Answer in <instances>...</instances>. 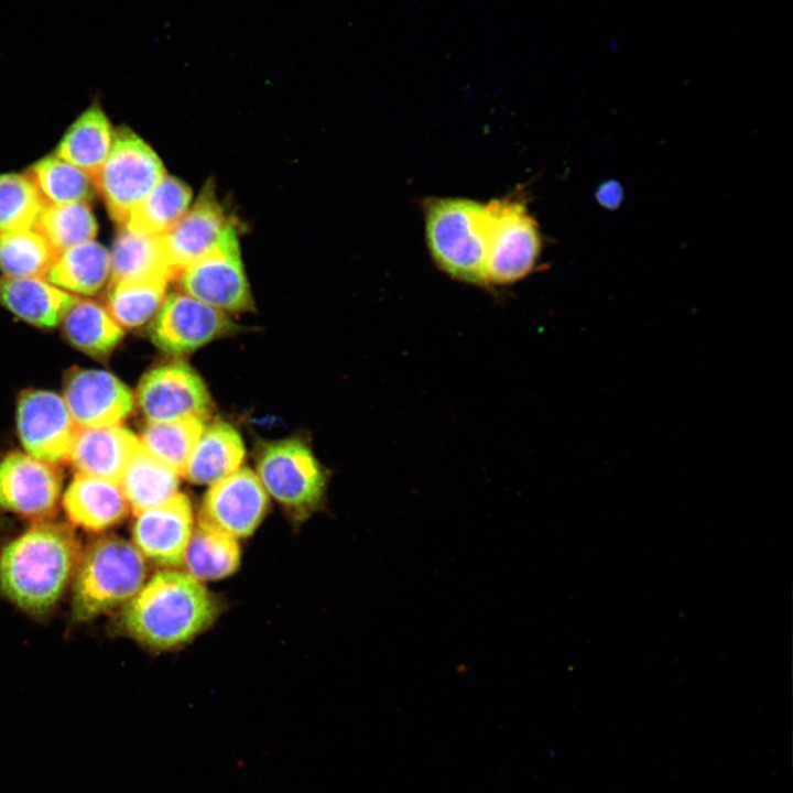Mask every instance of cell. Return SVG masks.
<instances>
[{
  "mask_svg": "<svg viewBox=\"0 0 793 793\" xmlns=\"http://www.w3.org/2000/svg\"><path fill=\"white\" fill-rule=\"evenodd\" d=\"M57 252L93 241L97 224L85 202L45 205L34 226Z\"/></svg>",
  "mask_w": 793,
  "mask_h": 793,
  "instance_id": "4dcf8cb0",
  "label": "cell"
},
{
  "mask_svg": "<svg viewBox=\"0 0 793 793\" xmlns=\"http://www.w3.org/2000/svg\"><path fill=\"white\" fill-rule=\"evenodd\" d=\"M137 400L149 422L205 419L211 410L204 381L183 362L163 365L145 373L138 387Z\"/></svg>",
  "mask_w": 793,
  "mask_h": 793,
  "instance_id": "8fae6325",
  "label": "cell"
},
{
  "mask_svg": "<svg viewBox=\"0 0 793 793\" xmlns=\"http://www.w3.org/2000/svg\"><path fill=\"white\" fill-rule=\"evenodd\" d=\"M167 283V279L109 282L107 309L120 326H141L161 307Z\"/></svg>",
  "mask_w": 793,
  "mask_h": 793,
  "instance_id": "f546056e",
  "label": "cell"
},
{
  "mask_svg": "<svg viewBox=\"0 0 793 793\" xmlns=\"http://www.w3.org/2000/svg\"><path fill=\"white\" fill-rule=\"evenodd\" d=\"M597 196L601 205L608 208H615L622 197V192L618 184L607 183L600 186Z\"/></svg>",
  "mask_w": 793,
  "mask_h": 793,
  "instance_id": "836d02e7",
  "label": "cell"
},
{
  "mask_svg": "<svg viewBox=\"0 0 793 793\" xmlns=\"http://www.w3.org/2000/svg\"><path fill=\"white\" fill-rule=\"evenodd\" d=\"M182 564L185 572L198 582L225 578L240 564L237 539L198 523L194 529Z\"/></svg>",
  "mask_w": 793,
  "mask_h": 793,
  "instance_id": "484cf974",
  "label": "cell"
},
{
  "mask_svg": "<svg viewBox=\"0 0 793 793\" xmlns=\"http://www.w3.org/2000/svg\"><path fill=\"white\" fill-rule=\"evenodd\" d=\"M192 189L178 178L165 175L130 211L124 225L134 232L162 236L191 207Z\"/></svg>",
  "mask_w": 793,
  "mask_h": 793,
  "instance_id": "d4e9b609",
  "label": "cell"
},
{
  "mask_svg": "<svg viewBox=\"0 0 793 793\" xmlns=\"http://www.w3.org/2000/svg\"><path fill=\"white\" fill-rule=\"evenodd\" d=\"M257 469L267 493L298 518L314 511L323 500L325 470L312 450L298 439L265 444Z\"/></svg>",
  "mask_w": 793,
  "mask_h": 793,
  "instance_id": "52a82bcc",
  "label": "cell"
},
{
  "mask_svg": "<svg viewBox=\"0 0 793 793\" xmlns=\"http://www.w3.org/2000/svg\"><path fill=\"white\" fill-rule=\"evenodd\" d=\"M432 259L452 278L486 285L488 205L466 198H431L424 208Z\"/></svg>",
  "mask_w": 793,
  "mask_h": 793,
  "instance_id": "3957f363",
  "label": "cell"
},
{
  "mask_svg": "<svg viewBox=\"0 0 793 793\" xmlns=\"http://www.w3.org/2000/svg\"><path fill=\"white\" fill-rule=\"evenodd\" d=\"M139 445L121 425L78 427L68 459L78 474L119 481Z\"/></svg>",
  "mask_w": 793,
  "mask_h": 793,
  "instance_id": "e0dca14e",
  "label": "cell"
},
{
  "mask_svg": "<svg viewBox=\"0 0 793 793\" xmlns=\"http://www.w3.org/2000/svg\"><path fill=\"white\" fill-rule=\"evenodd\" d=\"M57 254L34 228L0 233V270L7 276L45 278Z\"/></svg>",
  "mask_w": 793,
  "mask_h": 793,
  "instance_id": "1f68e13d",
  "label": "cell"
},
{
  "mask_svg": "<svg viewBox=\"0 0 793 793\" xmlns=\"http://www.w3.org/2000/svg\"><path fill=\"white\" fill-rule=\"evenodd\" d=\"M146 558L133 542L109 535L83 554L74 575L72 609L78 621H89L126 605L144 585Z\"/></svg>",
  "mask_w": 793,
  "mask_h": 793,
  "instance_id": "277c9868",
  "label": "cell"
},
{
  "mask_svg": "<svg viewBox=\"0 0 793 793\" xmlns=\"http://www.w3.org/2000/svg\"><path fill=\"white\" fill-rule=\"evenodd\" d=\"M82 554L69 526L39 521L3 548L0 589L24 611L46 613L66 590Z\"/></svg>",
  "mask_w": 793,
  "mask_h": 793,
  "instance_id": "6da1fadb",
  "label": "cell"
},
{
  "mask_svg": "<svg viewBox=\"0 0 793 793\" xmlns=\"http://www.w3.org/2000/svg\"><path fill=\"white\" fill-rule=\"evenodd\" d=\"M268 507L269 497L258 475L239 468L207 490L198 523L235 539L247 537L260 525Z\"/></svg>",
  "mask_w": 793,
  "mask_h": 793,
  "instance_id": "30bf717a",
  "label": "cell"
},
{
  "mask_svg": "<svg viewBox=\"0 0 793 793\" xmlns=\"http://www.w3.org/2000/svg\"><path fill=\"white\" fill-rule=\"evenodd\" d=\"M62 321L68 341L90 356H106L123 336L108 309L91 300L77 297Z\"/></svg>",
  "mask_w": 793,
  "mask_h": 793,
  "instance_id": "4316f807",
  "label": "cell"
},
{
  "mask_svg": "<svg viewBox=\"0 0 793 793\" xmlns=\"http://www.w3.org/2000/svg\"><path fill=\"white\" fill-rule=\"evenodd\" d=\"M44 206L25 174L0 175V233L33 229Z\"/></svg>",
  "mask_w": 793,
  "mask_h": 793,
  "instance_id": "d6a6232c",
  "label": "cell"
},
{
  "mask_svg": "<svg viewBox=\"0 0 793 793\" xmlns=\"http://www.w3.org/2000/svg\"><path fill=\"white\" fill-rule=\"evenodd\" d=\"M25 175L35 185L45 205L88 203L96 191L87 173L56 155L36 162Z\"/></svg>",
  "mask_w": 793,
  "mask_h": 793,
  "instance_id": "83f0119b",
  "label": "cell"
},
{
  "mask_svg": "<svg viewBox=\"0 0 793 793\" xmlns=\"http://www.w3.org/2000/svg\"><path fill=\"white\" fill-rule=\"evenodd\" d=\"M165 175L164 165L152 148L131 130L121 128L115 132L95 188L112 220L124 226L133 207Z\"/></svg>",
  "mask_w": 793,
  "mask_h": 793,
  "instance_id": "5b68a950",
  "label": "cell"
},
{
  "mask_svg": "<svg viewBox=\"0 0 793 793\" xmlns=\"http://www.w3.org/2000/svg\"><path fill=\"white\" fill-rule=\"evenodd\" d=\"M63 399L78 427L119 425L133 409L130 389L112 373L96 369L70 371Z\"/></svg>",
  "mask_w": 793,
  "mask_h": 793,
  "instance_id": "2e32d148",
  "label": "cell"
},
{
  "mask_svg": "<svg viewBox=\"0 0 793 793\" xmlns=\"http://www.w3.org/2000/svg\"><path fill=\"white\" fill-rule=\"evenodd\" d=\"M205 427V419L198 416L149 422L142 432L140 443L159 460L182 476Z\"/></svg>",
  "mask_w": 793,
  "mask_h": 793,
  "instance_id": "f1b7e54d",
  "label": "cell"
},
{
  "mask_svg": "<svg viewBox=\"0 0 793 793\" xmlns=\"http://www.w3.org/2000/svg\"><path fill=\"white\" fill-rule=\"evenodd\" d=\"M68 520L90 532L105 531L130 511L119 481L77 474L63 496Z\"/></svg>",
  "mask_w": 793,
  "mask_h": 793,
  "instance_id": "ac0fdd59",
  "label": "cell"
},
{
  "mask_svg": "<svg viewBox=\"0 0 793 793\" xmlns=\"http://www.w3.org/2000/svg\"><path fill=\"white\" fill-rule=\"evenodd\" d=\"M77 297L44 278L0 276V304L39 327H54Z\"/></svg>",
  "mask_w": 793,
  "mask_h": 793,
  "instance_id": "d6986e66",
  "label": "cell"
},
{
  "mask_svg": "<svg viewBox=\"0 0 793 793\" xmlns=\"http://www.w3.org/2000/svg\"><path fill=\"white\" fill-rule=\"evenodd\" d=\"M228 315L186 293H172L163 301L150 327V337L172 355L192 352L231 333Z\"/></svg>",
  "mask_w": 793,
  "mask_h": 793,
  "instance_id": "9c48e42d",
  "label": "cell"
},
{
  "mask_svg": "<svg viewBox=\"0 0 793 793\" xmlns=\"http://www.w3.org/2000/svg\"><path fill=\"white\" fill-rule=\"evenodd\" d=\"M177 279L186 294L225 313L243 312L253 306L235 227Z\"/></svg>",
  "mask_w": 793,
  "mask_h": 793,
  "instance_id": "ba28073f",
  "label": "cell"
},
{
  "mask_svg": "<svg viewBox=\"0 0 793 793\" xmlns=\"http://www.w3.org/2000/svg\"><path fill=\"white\" fill-rule=\"evenodd\" d=\"M172 280L161 236L134 232L121 226L110 253V282Z\"/></svg>",
  "mask_w": 793,
  "mask_h": 793,
  "instance_id": "603a6c76",
  "label": "cell"
},
{
  "mask_svg": "<svg viewBox=\"0 0 793 793\" xmlns=\"http://www.w3.org/2000/svg\"><path fill=\"white\" fill-rule=\"evenodd\" d=\"M17 423L29 455L50 464L68 459L78 426L58 394L25 391L18 402Z\"/></svg>",
  "mask_w": 793,
  "mask_h": 793,
  "instance_id": "7c38bea8",
  "label": "cell"
},
{
  "mask_svg": "<svg viewBox=\"0 0 793 793\" xmlns=\"http://www.w3.org/2000/svg\"><path fill=\"white\" fill-rule=\"evenodd\" d=\"M193 531L191 501L178 492L165 502L137 513L132 539L145 558L174 568L182 565Z\"/></svg>",
  "mask_w": 793,
  "mask_h": 793,
  "instance_id": "9a60e30c",
  "label": "cell"
},
{
  "mask_svg": "<svg viewBox=\"0 0 793 793\" xmlns=\"http://www.w3.org/2000/svg\"><path fill=\"white\" fill-rule=\"evenodd\" d=\"M62 480L50 463L11 453L0 460V508L23 518L45 521L56 511Z\"/></svg>",
  "mask_w": 793,
  "mask_h": 793,
  "instance_id": "4fadbf2b",
  "label": "cell"
},
{
  "mask_svg": "<svg viewBox=\"0 0 793 793\" xmlns=\"http://www.w3.org/2000/svg\"><path fill=\"white\" fill-rule=\"evenodd\" d=\"M109 275L110 253L93 240L59 252L45 278L62 290L94 295Z\"/></svg>",
  "mask_w": 793,
  "mask_h": 793,
  "instance_id": "cb8c5ba5",
  "label": "cell"
},
{
  "mask_svg": "<svg viewBox=\"0 0 793 793\" xmlns=\"http://www.w3.org/2000/svg\"><path fill=\"white\" fill-rule=\"evenodd\" d=\"M489 213L486 285H504L528 275L541 251V236L534 218L520 197L487 203Z\"/></svg>",
  "mask_w": 793,
  "mask_h": 793,
  "instance_id": "8992f818",
  "label": "cell"
},
{
  "mask_svg": "<svg viewBox=\"0 0 793 793\" xmlns=\"http://www.w3.org/2000/svg\"><path fill=\"white\" fill-rule=\"evenodd\" d=\"M232 228L216 198L214 186L206 184L195 204L161 236L172 279L216 247Z\"/></svg>",
  "mask_w": 793,
  "mask_h": 793,
  "instance_id": "5bb4252c",
  "label": "cell"
},
{
  "mask_svg": "<svg viewBox=\"0 0 793 793\" xmlns=\"http://www.w3.org/2000/svg\"><path fill=\"white\" fill-rule=\"evenodd\" d=\"M115 131L101 110L94 104L69 127L55 155L87 173L95 181L111 150Z\"/></svg>",
  "mask_w": 793,
  "mask_h": 793,
  "instance_id": "44dd1931",
  "label": "cell"
},
{
  "mask_svg": "<svg viewBox=\"0 0 793 793\" xmlns=\"http://www.w3.org/2000/svg\"><path fill=\"white\" fill-rule=\"evenodd\" d=\"M239 432L226 422H216L199 436L183 475L197 485H214L238 470L245 459Z\"/></svg>",
  "mask_w": 793,
  "mask_h": 793,
  "instance_id": "ffe728a7",
  "label": "cell"
},
{
  "mask_svg": "<svg viewBox=\"0 0 793 793\" xmlns=\"http://www.w3.org/2000/svg\"><path fill=\"white\" fill-rule=\"evenodd\" d=\"M119 484L130 510L137 514L178 493L180 475L140 443L124 468Z\"/></svg>",
  "mask_w": 793,
  "mask_h": 793,
  "instance_id": "7402d4cb",
  "label": "cell"
},
{
  "mask_svg": "<svg viewBox=\"0 0 793 793\" xmlns=\"http://www.w3.org/2000/svg\"><path fill=\"white\" fill-rule=\"evenodd\" d=\"M219 606L186 572L164 568L124 605L121 623L134 640L154 650L192 641L216 619Z\"/></svg>",
  "mask_w": 793,
  "mask_h": 793,
  "instance_id": "7a4b0ae2",
  "label": "cell"
}]
</instances>
